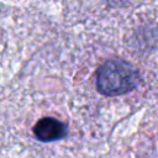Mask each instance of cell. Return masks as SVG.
Masks as SVG:
<instances>
[{"label":"cell","instance_id":"cell-2","mask_svg":"<svg viewBox=\"0 0 158 158\" xmlns=\"http://www.w3.org/2000/svg\"><path fill=\"white\" fill-rule=\"evenodd\" d=\"M33 135L38 141H42V142L58 141L65 137L67 126L57 118L43 117L38 120L33 126Z\"/></svg>","mask_w":158,"mask_h":158},{"label":"cell","instance_id":"cell-1","mask_svg":"<svg viewBox=\"0 0 158 158\" xmlns=\"http://www.w3.org/2000/svg\"><path fill=\"white\" fill-rule=\"evenodd\" d=\"M141 81L139 72L135 65L121 59L107 60L96 73V88L106 96H116L137 88Z\"/></svg>","mask_w":158,"mask_h":158}]
</instances>
